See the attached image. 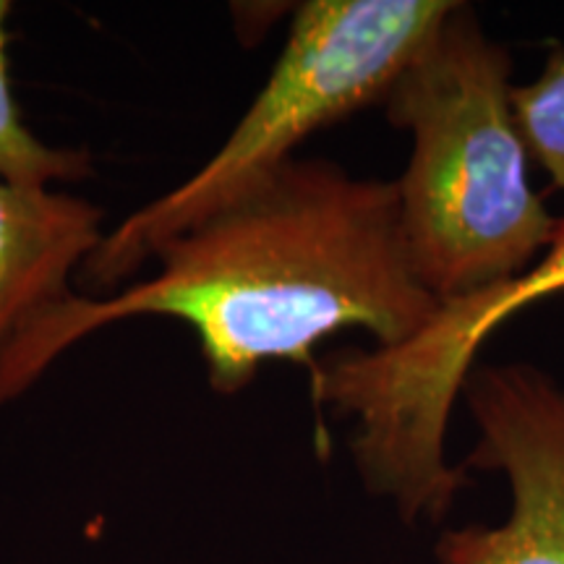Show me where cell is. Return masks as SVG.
Segmentation results:
<instances>
[{"label":"cell","instance_id":"cell-1","mask_svg":"<svg viewBox=\"0 0 564 564\" xmlns=\"http://www.w3.org/2000/svg\"><path fill=\"white\" fill-rule=\"evenodd\" d=\"M154 259L152 278L97 301L70 295L32 322L0 356V405L70 345L133 316L188 324L212 390L236 394L267 361L314 371V350L343 329L400 345L440 306L408 262L394 181L322 158L285 162Z\"/></svg>","mask_w":564,"mask_h":564},{"label":"cell","instance_id":"cell-2","mask_svg":"<svg viewBox=\"0 0 564 564\" xmlns=\"http://www.w3.org/2000/svg\"><path fill=\"white\" fill-rule=\"evenodd\" d=\"M510 79L507 47L455 0L384 97L387 121L411 133L394 178L408 262L436 303L523 272L560 225L528 178Z\"/></svg>","mask_w":564,"mask_h":564},{"label":"cell","instance_id":"cell-3","mask_svg":"<svg viewBox=\"0 0 564 564\" xmlns=\"http://www.w3.org/2000/svg\"><path fill=\"white\" fill-rule=\"evenodd\" d=\"M455 0H306L249 110L194 175L105 230L82 280L112 293L160 246L264 181L316 131L384 102Z\"/></svg>","mask_w":564,"mask_h":564},{"label":"cell","instance_id":"cell-4","mask_svg":"<svg viewBox=\"0 0 564 564\" xmlns=\"http://www.w3.org/2000/svg\"><path fill=\"white\" fill-rule=\"evenodd\" d=\"M564 293V217L546 251L486 291L444 301L400 345L343 350L316 364L314 403L350 419V455L371 497L405 525H436L468 486L447 432L486 340L533 301Z\"/></svg>","mask_w":564,"mask_h":564},{"label":"cell","instance_id":"cell-5","mask_svg":"<svg viewBox=\"0 0 564 564\" xmlns=\"http://www.w3.org/2000/svg\"><path fill=\"white\" fill-rule=\"evenodd\" d=\"M476 423L474 468L502 474L510 512L434 544L436 564H564V387L533 364L474 369L463 390Z\"/></svg>","mask_w":564,"mask_h":564},{"label":"cell","instance_id":"cell-6","mask_svg":"<svg viewBox=\"0 0 564 564\" xmlns=\"http://www.w3.org/2000/svg\"><path fill=\"white\" fill-rule=\"evenodd\" d=\"M105 212L82 196L0 175V356L70 299V278L100 246Z\"/></svg>","mask_w":564,"mask_h":564},{"label":"cell","instance_id":"cell-7","mask_svg":"<svg viewBox=\"0 0 564 564\" xmlns=\"http://www.w3.org/2000/svg\"><path fill=\"white\" fill-rule=\"evenodd\" d=\"M9 17L11 3L0 0V175L30 188L87 178L91 173L87 152L47 147L26 129L9 79Z\"/></svg>","mask_w":564,"mask_h":564},{"label":"cell","instance_id":"cell-8","mask_svg":"<svg viewBox=\"0 0 564 564\" xmlns=\"http://www.w3.org/2000/svg\"><path fill=\"white\" fill-rule=\"evenodd\" d=\"M512 108L531 160L564 192V47H554L531 84L512 87Z\"/></svg>","mask_w":564,"mask_h":564}]
</instances>
